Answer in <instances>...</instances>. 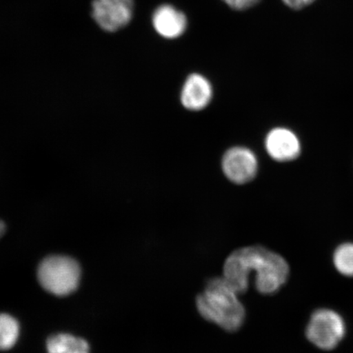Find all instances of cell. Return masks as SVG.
<instances>
[{"instance_id": "obj_1", "label": "cell", "mask_w": 353, "mask_h": 353, "mask_svg": "<svg viewBox=\"0 0 353 353\" xmlns=\"http://www.w3.org/2000/svg\"><path fill=\"white\" fill-rule=\"evenodd\" d=\"M255 272V288L261 294H274L290 275V267L281 255L262 245L243 247L225 260V280L241 295L249 289L250 273Z\"/></svg>"}, {"instance_id": "obj_2", "label": "cell", "mask_w": 353, "mask_h": 353, "mask_svg": "<svg viewBox=\"0 0 353 353\" xmlns=\"http://www.w3.org/2000/svg\"><path fill=\"white\" fill-rule=\"evenodd\" d=\"M239 294L222 277H213L196 299L197 312L202 319L227 332H236L244 325L246 311Z\"/></svg>"}, {"instance_id": "obj_3", "label": "cell", "mask_w": 353, "mask_h": 353, "mask_svg": "<svg viewBox=\"0 0 353 353\" xmlns=\"http://www.w3.org/2000/svg\"><path fill=\"white\" fill-rule=\"evenodd\" d=\"M81 268L68 256L54 255L43 259L38 268V279L43 288L57 296H66L77 289Z\"/></svg>"}, {"instance_id": "obj_4", "label": "cell", "mask_w": 353, "mask_h": 353, "mask_svg": "<svg viewBox=\"0 0 353 353\" xmlns=\"http://www.w3.org/2000/svg\"><path fill=\"white\" fill-rule=\"evenodd\" d=\"M346 334L343 317L331 309H319L312 313L306 328V336L313 345L329 351L336 347Z\"/></svg>"}, {"instance_id": "obj_5", "label": "cell", "mask_w": 353, "mask_h": 353, "mask_svg": "<svg viewBox=\"0 0 353 353\" xmlns=\"http://www.w3.org/2000/svg\"><path fill=\"white\" fill-rule=\"evenodd\" d=\"M134 14V0H94L91 16L99 28L108 33L125 28Z\"/></svg>"}, {"instance_id": "obj_6", "label": "cell", "mask_w": 353, "mask_h": 353, "mask_svg": "<svg viewBox=\"0 0 353 353\" xmlns=\"http://www.w3.org/2000/svg\"><path fill=\"white\" fill-rule=\"evenodd\" d=\"M223 170L232 183L244 184L252 180L258 170V161L250 150L233 148L224 154Z\"/></svg>"}, {"instance_id": "obj_7", "label": "cell", "mask_w": 353, "mask_h": 353, "mask_svg": "<svg viewBox=\"0 0 353 353\" xmlns=\"http://www.w3.org/2000/svg\"><path fill=\"white\" fill-rule=\"evenodd\" d=\"M265 145L269 156L281 162L293 161L301 152L298 137L285 128H276L269 132Z\"/></svg>"}, {"instance_id": "obj_8", "label": "cell", "mask_w": 353, "mask_h": 353, "mask_svg": "<svg viewBox=\"0 0 353 353\" xmlns=\"http://www.w3.org/2000/svg\"><path fill=\"white\" fill-rule=\"evenodd\" d=\"M152 21L156 32L168 39L182 37L188 28L186 15L171 4H162L157 8Z\"/></svg>"}, {"instance_id": "obj_9", "label": "cell", "mask_w": 353, "mask_h": 353, "mask_svg": "<svg viewBox=\"0 0 353 353\" xmlns=\"http://www.w3.org/2000/svg\"><path fill=\"white\" fill-rule=\"evenodd\" d=\"M213 90L210 81L200 74H192L185 81L181 101L190 110H201L210 103Z\"/></svg>"}, {"instance_id": "obj_10", "label": "cell", "mask_w": 353, "mask_h": 353, "mask_svg": "<svg viewBox=\"0 0 353 353\" xmlns=\"http://www.w3.org/2000/svg\"><path fill=\"white\" fill-rule=\"evenodd\" d=\"M48 353H90L85 339L69 334L52 335L47 341Z\"/></svg>"}, {"instance_id": "obj_11", "label": "cell", "mask_w": 353, "mask_h": 353, "mask_svg": "<svg viewBox=\"0 0 353 353\" xmlns=\"http://www.w3.org/2000/svg\"><path fill=\"white\" fill-rule=\"evenodd\" d=\"M20 334V325L14 317L0 314V350H8L15 345Z\"/></svg>"}, {"instance_id": "obj_12", "label": "cell", "mask_w": 353, "mask_h": 353, "mask_svg": "<svg viewBox=\"0 0 353 353\" xmlns=\"http://www.w3.org/2000/svg\"><path fill=\"white\" fill-rule=\"evenodd\" d=\"M333 262L341 275L353 277V243H344L335 250Z\"/></svg>"}, {"instance_id": "obj_13", "label": "cell", "mask_w": 353, "mask_h": 353, "mask_svg": "<svg viewBox=\"0 0 353 353\" xmlns=\"http://www.w3.org/2000/svg\"><path fill=\"white\" fill-rule=\"evenodd\" d=\"M223 1L234 10L243 11L254 7L260 2V0H223Z\"/></svg>"}, {"instance_id": "obj_14", "label": "cell", "mask_w": 353, "mask_h": 353, "mask_svg": "<svg viewBox=\"0 0 353 353\" xmlns=\"http://www.w3.org/2000/svg\"><path fill=\"white\" fill-rule=\"evenodd\" d=\"M286 6H288L292 10H300L302 8L310 6L315 0H282Z\"/></svg>"}, {"instance_id": "obj_15", "label": "cell", "mask_w": 353, "mask_h": 353, "mask_svg": "<svg viewBox=\"0 0 353 353\" xmlns=\"http://www.w3.org/2000/svg\"><path fill=\"white\" fill-rule=\"evenodd\" d=\"M6 230V225L2 221H0V237H1Z\"/></svg>"}]
</instances>
